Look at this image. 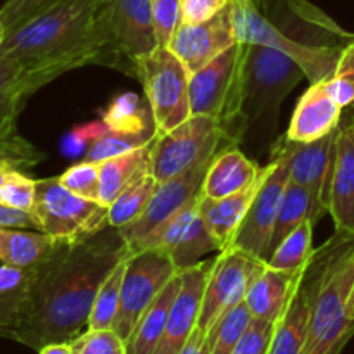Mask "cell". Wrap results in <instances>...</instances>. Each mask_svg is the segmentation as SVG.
I'll return each instance as SVG.
<instances>
[{"mask_svg": "<svg viewBox=\"0 0 354 354\" xmlns=\"http://www.w3.org/2000/svg\"><path fill=\"white\" fill-rule=\"evenodd\" d=\"M252 322V315L245 303H239L237 306L232 308L230 311L223 315L216 322L213 328L207 332V346H209V354H232L235 346L242 339L244 332Z\"/></svg>", "mask_w": 354, "mask_h": 354, "instance_id": "obj_34", "label": "cell"}, {"mask_svg": "<svg viewBox=\"0 0 354 354\" xmlns=\"http://www.w3.org/2000/svg\"><path fill=\"white\" fill-rule=\"evenodd\" d=\"M273 330H275V324L273 322L256 320V318H252L251 325L244 332V335H242V339L235 346L232 354H268Z\"/></svg>", "mask_w": 354, "mask_h": 354, "instance_id": "obj_43", "label": "cell"}, {"mask_svg": "<svg viewBox=\"0 0 354 354\" xmlns=\"http://www.w3.org/2000/svg\"><path fill=\"white\" fill-rule=\"evenodd\" d=\"M199 199L194 204L180 211L156 239L154 245L165 249L175 263L176 270L190 268L197 263L204 261L211 252H220V245L211 235L209 228L204 223L199 211Z\"/></svg>", "mask_w": 354, "mask_h": 354, "instance_id": "obj_18", "label": "cell"}, {"mask_svg": "<svg viewBox=\"0 0 354 354\" xmlns=\"http://www.w3.org/2000/svg\"><path fill=\"white\" fill-rule=\"evenodd\" d=\"M114 45L135 76V59L159 47L152 24V0H102Z\"/></svg>", "mask_w": 354, "mask_h": 354, "instance_id": "obj_16", "label": "cell"}, {"mask_svg": "<svg viewBox=\"0 0 354 354\" xmlns=\"http://www.w3.org/2000/svg\"><path fill=\"white\" fill-rule=\"evenodd\" d=\"M251 44L241 41L190 75V111L220 121L241 142L248 130L244 118L245 78Z\"/></svg>", "mask_w": 354, "mask_h": 354, "instance_id": "obj_5", "label": "cell"}, {"mask_svg": "<svg viewBox=\"0 0 354 354\" xmlns=\"http://www.w3.org/2000/svg\"><path fill=\"white\" fill-rule=\"evenodd\" d=\"M62 185L71 190L76 196L88 201H97L100 197V169L99 162H90L83 159L82 162H76L71 168L66 169L59 176Z\"/></svg>", "mask_w": 354, "mask_h": 354, "instance_id": "obj_37", "label": "cell"}, {"mask_svg": "<svg viewBox=\"0 0 354 354\" xmlns=\"http://www.w3.org/2000/svg\"><path fill=\"white\" fill-rule=\"evenodd\" d=\"M328 214L335 230L354 234V114L339 124Z\"/></svg>", "mask_w": 354, "mask_h": 354, "instance_id": "obj_19", "label": "cell"}, {"mask_svg": "<svg viewBox=\"0 0 354 354\" xmlns=\"http://www.w3.org/2000/svg\"><path fill=\"white\" fill-rule=\"evenodd\" d=\"M158 137V131L149 130L142 133H121V131L106 130L99 137L93 138L88 151L85 154V161L90 162H102L116 156L127 154V152L140 149L147 145Z\"/></svg>", "mask_w": 354, "mask_h": 354, "instance_id": "obj_35", "label": "cell"}, {"mask_svg": "<svg viewBox=\"0 0 354 354\" xmlns=\"http://www.w3.org/2000/svg\"><path fill=\"white\" fill-rule=\"evenodd\" d=\"M261 171L263 168L242 154L237 145H230L223 149L209 165L201 196L221 199L242 192L259 178Z\"/></svg>", "mask_w": 354, "mask_h": 354, "instance_id": "obj_23", "label": "cell"}, {"mask_svg": "<svg viewBox=\"0 0 354 354\" xmlns=\"http://www.w3.org/2000/svg\"><path fill=\"white\" fill-rule=\"evenodd\" d=\"M213 259H204L190 268L182 270V287L169 311L165 334L154 354H180L187 341L199 324L201 306H203L204 290L207 275L213 266Z\"/></svg>", "mask_w": 354, "mask_h": 354, "instance_id": "obj_17", "label": "cell"}, {"mask_svg": "<svg viewBox=\"0 0 354 354\" xmlns=\"http://www.w3.org/2000/svg\"><path fill=\"white\" fill-rule=\"evenodd\" d=\"M306 220H311L315 225L320 221L317 216L313 199H311L310 192H308L306 189L289 182L286 194H283L282 204H280L279 214H277L275 228H273L272 241H270L266 261L270 259L272 252L279 248L280 242H282L287 235L292 234V232Z\"/></svg>", "mask_w": 354, "mask_h": 354, "instance_id": "obj_28", "label": "cell"}, {"mask_svg": "<svg viewBox=\"0 0 354 354\" xmlns=\"http://www.w3.org/2000/svg\"><path fill=\"white\" fill-rule=\"evenodd\" d=\"M237 144V138L228 133L220 121L192 114L171 131L154 138L151 173L158 183L166 182L189 171L203 159Z\"/></svg>", "mask_w": 354, "mask_h": 354, "instance_id": "obj_7", "label": "cell"}, {"mask_svg": "<svg viewBox=\"0 0 354 354\" xmlns=\"http://www.w3.org/2000/svg\"><path fill=\"white\" fill-rule=\"evenodd\" d=\"M37 199V180L24 175L21 169H12L0 187V203L12 209L31 213Z\"/></svg>", "mask_w": 354, "mask_h": 354, "instance_id": "obj_39", "label": "cell"}, {"mask_svg": "<svg viewBox=\"0 0 354 354\" xmlns=\"http://www.w3.org/2000/svg\"><path fill=\"white\" fill-rule=\"evenodd\" d=\"M337 130L315 142H294L283 135L272 149V159L286 162L289 182L310 192L318 220L328 213Z\"/></svg>", "mask_w": 354, "mask_h": 354, "instance_id": "obj_13", "label": "cell"}, {"mask_svg": "<svg viewBox=\"0 0 354 354\" xmlns=\"http://www.w3.org/2000/svg\"><path fill=\"white\" fill-rule=\"evenodd\" d=\"M341 116L342 107L330 95L327 83H313L297 100L286 137L294 142H315L337 130Z\"/></svg>", "mask_w": 354, "mask_h": 354, "instance_id": "obj_20", "label": "cell"}, {"mask_svg": "<svg viewBox=\"0 0 354 354\" xmlns=\"http://www.w3.org/2000/svg\"><path fill=\"white\" fill-rule=\"evenodd\" d=\"M237 40L268 45L292 57L310 85L332 76L339 57L354 40L330 16L308 0L232 2Z\"/></svg>", "mask_w": 354, "mask_h": 354, "instance_id": "obj_3", "label": "cell"}, {"mask_svg": "<svg viewBox=\"0 0 354 354\" xmlns=\"http://www.w3.org/2000/svg\"><path fill=\"white\" fill-rule=\"evenodd\" d=\"M237 41L232 7L228 3L223 10L204 23L180 24L168 48L183 62L187 71L194 75Z\"/></svg>", "mask_w": 354, "mask_h": 354, "instance_id": "obj_15", "label": "cell"}, {"mask_svg": "<svg viewBox=\"0 0 354 354\" xmlns=\"http://www.w3.org/2000/svg\"><path fill=\"white\" fill-rule=\"evenodd\" d=\"M178 273L175 263L162 248L142 249L127 258L121 303L113 330L128 342L138 320L166 283Z\"/></svg>", "mask_w": 354, "mask_h": 354, "instance_id": "obj_11", "label": "cell"}, {"mask_svg": "<svg viewBox=\"0 0 354 354\" xmlns=\"http://www.w3.org/2000/svg\"><path fill=\"white\" fill-rule=\"evenodd\" d=\"M124 266H127V259H123L100 286L88 318V328H92V330L113 328L116 324L118 313H120Z\"/></svg>", "mask_w": 354, "mask_h": 354, "instance_id": "obj_32", "label": "cell"}, {"mask_svg": "<svg viewBox=\"0 0 354 354\" xmlns=\"http://www.w3.org/2000/svg\"><path fill=\"white\" fill-rule=\"evenodd\" d=\"M265 266V261L237 248L218 252L207 275L197 327L207 335L227 311L244 301L249 286Z\"/></svg>", "mask_w": 354, "mask_h": 354, "instance_id": "obj_12", "label": "cell"}, {"mask_svg": "<svg viewBox=\"0 0 354 354\" xmlns=\"http://www.w3.org/2000/svg\"><path fill=\"white\" fill-rule=\"evenodd\" d=\"M313 228V221H303L292 234H289L280 242V245L272 252L266 265L270 268L286 270V272H297V270L303 268L315 251Z\"/></svg>", "mask_w": 354, "mask_h": 354, "instance_id": "obj_31", "label": "cell"}, {"mask_svg": "<svg viewBox=\"0 0 354 354\" xmlns=\"http://www.w3.org/2000/svg\"><path fill=\"white\" fill-rule=\"evenodd\" d=\"M26 99L24 66L17 59L0 54V127L17 124Z\"/></svg>", "mask_w": 354, "mask_h": 354, "instance_id": "obj_30", "label": "cell"}, {"mask_svg": "<svg viewBox=\"0 0 354 354\" xmlns=\"http://www.w3.org/2000/svg\"><path fill=\"white\" fill-rule=\"evenodd\" d=\"M38 354H73V351L69 342H54V344L44 346Z\"/></svg>", "mask_w": 354, "mask_h": 354, "instance_id": "obj_47", "label": "cell"}, {"mask_svg": "<svg viewBox=\"0 0 354 354\" xmlns=\"http://www.w3.org/2000/svg\"><path fill=\"white\" fill-rule=\"evenodd\" d=\"M301 80H306V75L292 57L268 45L251 44L244 97L248 127L265 116H275Z\"/></svg>", "mask_w": 354, "mask_h": 354, "instance_id": "obj_9", "label": "cell"}, {"mask_svg": "<svg viewBox=\"0 0 354 354\" xmlns=\"http://www.w3.org/2000/svg\"><path fill=\"white\" fill-rule=\"evenodd\" d=\"M256 3H258V0H254V6H256Z\"/></svg>", "mask_w": 354, "mask_h": 354, "instance_id": "obj_51", "label": "cell"}, {"mask_svg": "<svg viewBox=\"0 0 354 354\" xmlns=\"http://www.w3.org/2000/svg\"><path fill=\"white\" fill-rule=\"evenodd\" d=\"M230 3V0H183V23H204L216 16Z\"/></svg>", "mask_w": 354, "mask_h": 354, "instance_id": "obj_44", "label": "cell"}, {"mask_svg": "<svg viewBox=\"0 0 354 354\" xmlns=\"http://www.w3.org/2000/svg\"><path fill=\"white\" fill-rule=\"evenodd\" d=\"M266 171H268V166H265L259 178L251 187L242 190V192L232 194V196L221 197V199H211V197L199 196V203L197 204H199L201 216H203L206 227L209 228L216 244L220 245V252L232 248L235 232L241 227L252 199L258 194L259 187H261L263 180H265Z\"/></svg>", "mask_w": 354, "mask_h": 354, "instance_id": "obj_21", "label": "cell"}, {"mask_svg": "<svg viewBox=\"0 0 354 354\" xmlns=\"http://www.w3.org/2000/svg\"><path fill=\"white\" fill-rule=\"evenodd\" d=\"M66 242L40 230L0 228V265L16 268H37L52 258Z\"/></svg>", "mask_w": 354, "mask_h": 354, "instance_id": "obj_24", "label": "cell"}, {"mask_svg": "<svg viewBox=\"0 0 354 354\" xmlns=\"http://www.w3.org/2000/svg\"><path fill=\"white\" fill-rule=\"evenodd\" d=\"M182 287V275L180 272L166 283L165 289L159 292L151 303V306L144 311L138 320L133 334L127 342L128 354H154L165 334L166 324H168L169 311Z\"/></svg>", "mask_w": 354, "mask_h": 354, "instance_id": "obj_26", "label": "cell"}, {"mask_svg": "<svg viewBox=\"0 0 354 354\" xmlns=\"http://www.w3.org/2000/svg\"><path fill=\"white\" fill-rule=\"evenodd\" d=\"M180 354H209V346H207L206 332L201 330L199 327L192 332L190 339L187 341L185 348Z\"/></svg>", "mask_w": 354, "mask_h": 354, "instance_id": "obj_46", "label": "cell"}, {"mask_svg": "<svg viewBox=\"0 0 354 354\" xmlns=\"http://www.w3.org/2000/svg\"><path fill=\"white\" fill-rule=\"evenodd\" d=\"M12 169H16V168L10 165H7V162H0V187H2V183L6 182V178L9 176V173L12 171Z\"/></svg>", "mask_w": 354, "mask_h": 354, "instance_id": "obj_48", "label": "cell"}, {"mask_svg": "<svg viewBox=\"0 0 354 354\" xmlns=\"http://www.w3.org/2000/svg\"><path fill=\"white\" fill-rule=\"evenodd\" d=\"M135 76L142 82L158 135H165L192 116L190 73L168 47L135 59Z\"/></svg>", "mask_w": 354, "mask_h": 354, "instance_id": "obj_8", "label": "cell"}, {"mask_svg": "<svg viewBox=\"0 0 354 354\" xmlns=\"http://www.w3.org/2000/svg\"><path fill=\"white\" fill-rule=\"evenodd\" d=\"M130 254L120 228L111 225L86 241L62 245L35 268L12 341L35 351L75 341L88 328L90 311L106 277Z\"/></svg>", "mask_w": 354, "mask_h": 354, "instance_id": "obj_1", "label": "cell"}, {"mask_svg": "<svg viewBox=\"0 0 354 354\" xmlns=\"http://www.w3.org/2000/svg\"><path fill=\"white\" fill-rule=\"evenodd\" d=\"M102 123L107 130L121 133H142L156 130L149 104H142L135 93H123L116 97L102 116Z\"/></svg>", "mask_w": 354, "mask_h": 354, "instance_id": "obj_29", "label": "cell"}, {"mask_svg": "<svg viewBox=\"0 0 354 354\" xmlns=\"http://www.w3.org/2000/svg\"><path fill=\"white\" fill-rule=\"evenodd\" d=\"M31 214L37 230L66 244H78L109 227L107 207L73 194L59 176L37 180V199Z\"/></svg>", "mask_w": 354, "mask_h": 354, "instance_id": "obj_6", "label": "cell"}, {"mask_svg": "<svg viewBox=\"0 0 354 354\" xmlns=\"http://www.w3.org/2000/svg\"><path fill=\"white\" fill-rule=\"evenodd\" d=\"M33 279L35 268L0 265V337L14 339Z\"/></svg>", "mask_w": 354, "mask_h": 354, "instance_id": "obj_27", "label": "cell"}, {"mask_svg": "<svg viewBox=\"0 0 354 354\" xmlns=\"http://www.w3.org/2000/svg\"><path fill=\"white\" fill-rule=\"evenodd\" d=\"M266 166H268V171H266L265 180L232 242V248L249 252L265 263L273 228H275L277 214H279L283 194L289 185V171H287L286 162L280 159H272Z\"/></svg>", "mask_w": 354, "mask_h": 354, "instance_id": "obj_14", "label": "cell"}, {"mask_svg": "<svg viewBox=\"0 0 354 354\" xmlns=\"http://www.w3.org/2000/svg\"><path fill=\"white\" fill-rule=\"evenodd\" d=\"M183 0H152V24L159 47H168L183 23Z\"/></svg>", "mask_w": 354, "mask_h": 354, "instance_id": "obj_41", "label": "cell"}, {"mask_svg": "<svg viewBox=\"0 0 354 354\" xmlns=\"http://www.w3.org/2000/svg\"><path fill=\"white\" fill-rule=\"evenodd\" d=\"M156 187H158V182L154 176L147 175L133 183L130 189L124 190L121 196H118V199L107 207L111 227L123 228L137 221L149 206Z\"/></svg>", "mask_w": 354, "mask_h": 354, "instance_id": "obj_33", "label": "cell"}, {"mask_svg": "<svg viewBox=\"0 0 354 354\" xmlns=\"http://www.w3.org/2000/svg\"><path fill=\"white\" fill-rule=\"evenodd\" d=\"M33 228L37 230V223L31 213L12 209L0 203V228Z\"/></svg>", "mask_w": 354, "mask_h": 354, "instance_id": "obj_45", "label": "cell"}, {"mask_svg": "<svg viewBox=\"0 0 354 354\" xmlns=\"http://www.w3.org/2000/svg\"><path fill=\"white\" fill-rule=\"evenodd\" d=\"M6 37H7V28L6 24H3V21L0 19V50H2V45L3 41H6Z\"/></svg>", "mask_w": 354, "mask_h": 354, "instance_id": "obj_49", "label": "cell"}, {"mask_svg": "<svg viewBox=\"0 0 354 354\" xmlns=\"http://www.w3.org/2000/svg\"><path fill=\"white\" fill-rule=\"evenodd\" d=\"M325 83L342 109L354 104V40L346 45L334 73L330 78L325 80Z\"/></svg>", "mask_w": 354, "mask_h": 354, "instance_id": "obj_38", "label": "cell"}, {"mask_svg": "<svg viewBox=\"0 0 354 354\" xmlns=\"http://www.w3.org/2000/svg\"><path fill=\"white\" fill-rule=\"evenodd\" d=\"M303 268L297 272H286V270L270 268L266 265L263 272L252 280L244 297V303L251 311L252 318L277 324L292 296Z\"/></svg>", "mask_w": 354, "mask_h": 354, "instance_id": "obj_22", "label": "cell"}, {"mask_svg": "<svg viewBox=\"0 0 354 354\" xmlns=\"http://www.w3.org/2000/svg\"><path fill=\"white\" fill-rule=\"evenodd\" d=\"M57 2L61 0H6L0 7V19L6 24L7 31H10Z\"/></svg>", "mask_w": 354, "mask_h": 354, "instance_id": "obj_42", "label": "cell"}, {"mask_svg": "<svg viewBox=\"0 0 354 354\" xmlns=\"http://www.w3.org/2000/svg\"><path fill=\"white\" fill-rule=\"evenodd\" d=\"M44 159V154L31 142L21 137L17 124L0 127V162L14 166L16 169L33 168Z\"/></svg>", "mask_w": 354, "mask_h": 354, "instance_id": "obj_36", "label": "cell"}, {"mask_svg": "<svg viewBox=\"0 0 354 354\" xmlns=\"http://www.w3.org/2000/svg\"><path fill=\"white\" fill-rule=\"evenodd\" d=\"M218 154L203 159L199 165H196L182 175L175 176V178L158 183L144 214L128 227L120 228V234L123 235L131 254L142 251V249L152 248L162 228L180 211H183L187 206L199 199L207 169Z\"/></svg>", "mask_w": 354, "mask_h": 354, "instance_id": "obj_10", "label": "cell"}, {"mask_svg": "<svg viewBox=\"0 0 354 354\" xmlns=\"http://www.w3.org/2000/svg\"><path fill=\"white\" fill-rule=\"evenodd\" d=\"M152 144H154V140L149 142L144 147L135 149V151L127 152V154L116 156V158L99 162L100 204L109 207L118 199V196H121L124 190L130 189L133 183H137L144 176L152 175Z\"/></svg>", "mask_w": 354, "mask_h": 354, "instance_id": "obj_25", "label": "cell"}, {"mask_svg": "<svg viewBox=\"0 0 354 354\" xmlns=\"http://www.w3.org/2000/svg\"><path fill=\"white\" fill-rule=\"evenodd\" d=\"M232 2H252L254 3V0H232Z\"/></svg>", "mask_w": 354, "mask_h": 354, "instance_id": "obj_50", "label": "cell"}, {"mask_svg": "<svg viewBox=\"0 0 354 354\" xmlns=\"http://www.w3.org/2000/svg\"><path fill=\"white\" fill-rule=\"evenodd\" d=\"M0 54L24 66L28 97L57 76L99 64L130 75L104 16L102 0H61L7 31Z\"/></svg>", "mask_w": 354, "mask_h": 354, "instance_id": "obj_2", "label": "cell"}, {"mask_svg": "<svg viewBox=\"0 0 354 354\" xmlns=\"http://www.w3.org/2000/svg\"><path fill=\"white\" fill-rule=\"evenodd\" d=\"M354 335V234L332 259L315 294L303 354H341Z\"/></svg>", "mask_w": 354, "mask_h": 354, "instance_id": "obj_4", "label": "cell"}, {"mask_svg": "<svg viewBox=\"0 0 354 354\" xmlns=\"http://www.w3.org/2000/svg\"><path fill=\"white\" fill-rule=\"evenodd\" d=\"M69 344L73 354H128L127 342L113 328H104V330L86 328Z\"/></svg>", "mask_w": 354, "mask_h": 354, "instance_id": "obj_40", "label": "cell"}]
</instances>
